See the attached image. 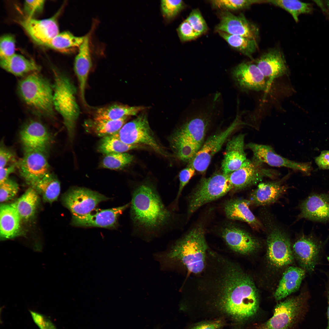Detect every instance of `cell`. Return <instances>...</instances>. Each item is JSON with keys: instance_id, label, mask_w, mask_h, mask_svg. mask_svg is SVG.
<instances>
[{"instance_id": "43", "label": "cell", "mask_w": 329, "mask_h": 329, "mask_svg": "<svg viewBox=\"0 0 329 329\" xmlns=\"http://www.w3.org/2000/svg\"><path fill=\"white\" fill-rule=\"evenodd\" d=\"M195 172V169L189 165L180 172L179 174V184L178 191L175 200L171 205L173 210H176L177 208L179 200L182 192L185 186L194 175Z\"/></svg>"}, {"instance_id": "10", "label": "cell", "mask_w": 329, "mask_h": 329, "mask_svg": "<svg viewBox=\"0 0 329 329\" xmlns=\"http://www.w3.org/2000/svg\"><path fill=\"white\" fill-rule=\"evenodd\" d=\"M237 114L231 124L224 130L209 137L204 143L189 165L200 173H204L207 168L212 157L221 149L232 133L241 125L246 124Z\"/></svg>"}, {"instance_id": "22", "label": "cell", "mask_w": 329, "mask_h": 329, "mask_svg": "<svg viewBox=\"0 0 329 329\" xmlns=\"http://www.w3.org/2000/svg\"><path fill=\"white\" fill-rule=\"evenodd\" d=\"M221 236L230 249L243 255L253 252L259 246L258 241L254 237L243 229L234 226L224 228L221 232Z\"/></svg>"}, {"instance_id": "36", "label": "cell", "mask_w": 329, "mask_h": 329, "mask_svg": "<svg viewBox=\"0 0 329 329\" xmlns=\"http://www.w3.org/2000/svg\"><path fill=\"white\" fill-rule=\"evenodd\" d=\"M84 38V37L76 36L68 31H64L59 33L46 46L61 52H71L79 49Z\"/></svg>"}, {"instance_id": "47", "label": "cell", "mask_w": 329, "mask_h": 329, "mask_svg": "<svg viewBox=\"0 0 329 329\" xmlns=\"http://www.w3.org/2000/svg\"><path fill=\"white\" fill-rule=\"evenodd\" d=\"M177 30L180 40L183 41L195 39L200 35L193 29L186 20L181 23Z\"/></svg>"}, {"instance_id": "26", "label": "cell", "mask_w": 329, "mask_h": 329, "mask_svg": "<svg viewBox=\"0 0 329 329\" xmlns=\"http://www.w3.org/2000/svg\"><path fill=\"white\" fill-rule=\"evenodd\" d=\"M245 135L240 134L227 142L221 163L222 172L229 174L238 169L247 159L244 150Z\"/></svg>"}, {"instance_id": "53", "label": "cell", "mask_w": 329, "mask_h": 329, "mask_svg": "<svg viewBox=\"0 0 329 329\" xmlns=\"http://www.w3.org/2000/svg\"><path fill=\"white\" fill-rule=\"evenodd\" d=\"M17 165V162H15L9 166L0 168V184L9 178V175L15 171Z\"/></svg>"}, {"instance_id": "13", "label": "cell", "mask_w": 329, "mask_h": 329, "mask_svg": "<svg viewBox=\"0 0 329 329\" xmlns=\"http://www.w3.org/2000/svg\"><path fill=\"white\" fill-rule=\"evenodd\" d=\"M252 152L253 156L264 164L274 167H283L309 175L312 168L310 162H298L284 157L277 153L271 146L251 142L246 145Z\"/></svg>"}, {"instance_id": "18", "label": "cell", "mask_w": 329, "mask_h": 329, "mask_svg": "<svg viewBox=\"0 0 329 329\" xmlns=\"http://www.w3.org/2000/svg\"><path fill=\"white\" fill-rule=\"evenodd\" d=\"M59 12L47 19L37 20L25 17L19 22L34 41L46 46L59 34L57 18Z\"/></svg>"}, {"instance_id": "42", "label": "cell", "mask_w": 329, "mask_h": 329, "mask_svg": "<svg viewBox=\"0 0 329 329\" xmlns=\"http://www.w3.org/2000/svg\"><path fill=\"white\" fill-rule=\"evenodd\" d=\"M182 0H162L161 1V11L166 19H170L175 17L182 9Z\"/></svg>"}, {"instance_id": "35", "label": "cell", "mask_w": 329, "mask_h": 329, "mask_svg": "<svg viewBox=\"0 0 329 329\" xmlns=\"http://www.w3.org/2000/svg\"><path fill=\"white\" fill-rule=\"evenodd\" d=\"M170 141L175 154L182 161L190 162L198 151L189 140L177 131L172 136Z\"/></svg>"}, {"instance_id": "19", "label": "cell", "mask_w": 329, "mask_h": 329, "mask_svg": "<svg viewBox=\"0 0 329 329\" xmlns=\"http://www.w3.org/2000/svg\"><path fill=\"white\" fill-rule=\"evenodd\" d=\"M19 134L25 151L36 150L45 153L52 142V136L46 126L35 120L25 124Z\"/></svg>"}, {"instance_id": "56", "label": "cell", "mask_w": 329, "mask_h": 329, "mask_svg": "<svg viewBox=\"0 0 329 329\" xmlns=\"http://www.w3.org/2000/svg\"><path fill=\"white\" fill-rule=\"evenodd\" d=\"M327 260H328V262H329V256L327 257Z\"/></svg>"}, {"instance_id": "14", "label": "cell", "mask_w": 329, "mask_h": 329, "mask_svg": "<svg viewBox=\"0 0 329 329\" xmlns=\"http://www.w3.org/2000/svg\"><path fill=\"white\" fill-rule=\"evenodd\" d=\"M321 242L312 234H302L294 243L293 253L300 267L311 273L319 261Z\"/></svg>"}, {"instance_id": "40", "label": "cell", "mask_w": 329, "mask_h": 329, "mask_svg": "<svg viewBox=\"0 0 329 329\" xmlns=\"http://www.w3.org/2000/svg\"><path fill=\"white\" fill-rule=\"evenodd\" d=\"M133 159L132 155L126 152L109 154H106L103 158L101 166L104 168L119 169L131 163Z\"/></svg>"}, {"instance_id": "5", "label": "cell", "mask_w": 329, "mask_h": 329, "mask_svg": "<svg viewBox=\"0 0 329 329\" xmlns=\"http://www.w3.org/2000/svg\"><path fill=\"white\" fill-rule=\"evenodd\" d=\"M53 104L62 116L70 139L74 137L76 125L80 114L77 103L76 88L68 77L54 71Z\"/></svg>"}, {"instance_id": "3", "label": "cell", "mask_w": 329, "mask_h": 329, "mask_svg": "<svg viewBox=\"0 0 329 329\" xmlns=\"http://www.w3.org/2000/svg\"><path fill=\"white\" fill-rule=\"evenodd\" d=\"M208 246L202 225L193 228L166 252L156 256L163 267L182 266L190 273L199 274L206 265Z\"/></svg>"}, {"instance_id": "24", "label": "cell", "mask_w": 329, "mask_h": 329, "mask_svg": "<svg viewBox=\"0 0 329 329\" xmlns=\"http://www.w3.org/2000/svg\"><path fill=\"white\" fill-rule=\"evenodd\" d=\"M284 180L259 183L250 195L248 200L250 205L265 206L275 202L289 188Z\"/></svg>"}, {"instance_id": "7", "label": "cell", "mask_w": 329, "mask_h": 329, "mask_svg": "<svg viewBox=\"0 0 329 329\" xmlns=\"http://www.w3.org/2000/svg\"><path fill=\"white\" fill-rule=\"evenodd\" d=\"M113 135L126 144L146 145L161 155H167L156 140L145 113L126 123Z\"/></svg>"}, {"instance_id": "25", "label": "cell", "mask_w": 329, "mask_h": 329, "mask_svg": "<svg viewBox=\"0 0 329 329\" xmlns=\"http://www.w3.org/2000/svg\"><path fill=\"white\" fill-rule=\"evenodd\" d=\"M92 63L90 47V36H84L83 42L78 49L74 63V70L78 81L80 98L83 104L87 106L85 91L88 75Z\"/></svg>"}, {"instance_id": "49", "label": "cell", "mask_w": 329, "mask_h": 329, "mask_svg": "<svg viewBox=\"0 0 329 329\" xmlns=\"http://www.w3.org/2000/svg\"><path fill=\"white\" fill-rule=\"evenodd\" d=\"M30 312L33 321L40 329H57L48 317L32 310H30Z\"/></svg>"}, {"instance_id": "34", "label": "cell", "mask_w": 329, "mask_h": 329, "mask_svg": "<svg viewBox=\"0 0 329 329\" xmlns=\"http://www.w3.org/2000/svg\"><path fill=\"white\" fill-rule=\"evenodd\" d=\"M38 201L37 192L31 187L11 204L17 211L21 219L27 220L34 215Z\"/></svg>"}, {"instance_id": "6", "label": "cell", "mask_w": 329, "mask_h": 329, "mask_svg": "<svg viewBox=\"0 0 329 329\" xmlns=\"http://www.w3.org/2000/svg\"><path fill=\"white\" fill-rule=\"evenodd\" d=\"M232 188L228 174L216 173L200 181L188 198V214L191 215L203 205L224 196Z\"/></svg>"}, {"instance_id": "33", "label": "cell", "mask_w": 329, "mask_h": 329, "mask_svg": "<svg viewBox=\"0 0 329 329\" xmlns=\"http://www.w3.org/2000/svg\"><path fill=\"white\" fill-rule=\"evenodd\" d=\"M128 117L116 120L93 119L86 122V127L96 135L102 138L117 133L126 123Z\"/></svg>"}, {"instance_id": "23", "label": "cell", "mask_w": 329, "mask_h": 329, "mask_svg": "<svg viewBox=\"0 0 329 329\" xmlns=\"http://www.w3.org/2000/svg\"><path fill=\"white\" fill-rule=\"evenodd\" d=\"M254 62L270 87L274 79L287 74L289 72L284 56L277 49L266 52Z\"/></svg>"}, {"instance_id": "17", "label": "cell", "mask_w": 329, "mask_h": 329, "mask_svg": "<svg viewBox=\"0 0 329 329\" xmlns=\"http://www.w3.org/2000/svg\"><path fill=\"white\" fill-rule=\"evenodd\" d=\"M44 152L25 150L23 157L17 162L20 175L28 184L43 177L49 172V166Z\"/></svg>"}, {"instance_id": "39", "label": "cell", "mask_w": 329, "mask_h": 329, "mask_svg": "<svg viewBox=\"0 0 329 329\" xmlns=\"http://www.w3.org/2000/svg\"><path fill=\"white\" fill-rule=\"evenodd\" d=\"M144 147L142 145L126 144L112 135L102 138L99 143L98 149L100 152L106 155L114 153H125L131 150Z\"/></svg>"}, {"instance_id": "50", "label": "cell", "mask_w": 329, "mask_h": 329, "mask_svg": "<svg viewBox=\"0 0 329 329\" xmlns=\"http://www.w3.org/2000/svg\"><path fill=\"white\" fill-rule=\"evenodd\" d=\"M15 153L10 149L1 143L0 147V168L7 166L11 162L15 161Z\"/></svg>"}, {"instance_id": "41", "label": "cell", "mask_w": 329, "mask_h": 329, "mask_svg": "<svg viewBox=\"0 0 329 329\" xmlns=\"http://www.w3.org/2000/svg\"><path fill=\"white\" fill-rule=\"evenodd\" d=\"M264 2V1L255 0H214L211 1L213 6L216 8L237 10L248 7L253 4Z\"/></svg>"}, {"instance_id": "2", "label": "cell", "mask_w": 329, "mask_h": 329, "mask_svg": "<svg viewBox=\"0 0 329 329\" xmlns=\"http://www.w3.org/2000/svg\"><path fill=\"white\" fill-rule=\"evenodd\" d=\"M130 216L136 231L149 238L154 237L173 223L175 215L165 207L156 188L144 182L132 193Z\"/></svg>"}, {"instance_id": "9", "label": "cell", "mask_w": 329, "mask_h": 329, "mask_svg": "<svg viewBox=\"0 0 329 329\" xmlns=\"http://www.w3.org/2000/svg\"><path fill=\"white\" fill-rule=\"evenodd\" d=\"M275 170L266 167L264 164L253 156L247 159L236 170L228 174L232 190L239 191L259 184L265 178L278 176Z\"/></svg>"}, {"instance_id": "12", "label": "cell", "mask_w": 329, "mask_h": 329, "mask_svg": "<svg viewBox=\"0 0 329 329\" xmlns=\"http://www.w3.org/2000/svg\"><path fill=\"white\" fill-rule=\"evenodd\" d=\"M267 257L273 266L278 267L292 264L294 256L290 239L283 230L277 227L272 228L267 236Z\"/></svg>"}, {"instance_id": "4", "label": "cell", "mask_w": 329, "mask_h": 329, "mask_svg": "<svg viewBox=\"0 0 329 329\" xmlns=\"http://www.w3.org/2000/svg\"><path fill=\"white\" fill-rule=\"evenodd\" d=\"M17 88L22 100L33 111L44 117H54L53 86L39 72L24 76Z\"/></svg>"}, {"instance_id": "52", "label": "cell", "mask_w": 329, "mask_h": 329, "mask_svg": "<svg viewBox=\"0 0 329 329\" xmlns=\"http://www.w3.org/2000/svg\"><path fill=\"white\" fill-rule=\"evenodd\" d=\"M224 324L221 320H217L202 323L192 327L190 329H220Z\"/></svg>"}, {"instance_id": "44", "label": "cell", "mask_w": 329, "mask_h": 329, "mask_svg": "<svg viewBox=\"0 0 329 329\" xmlns=\"http://www.w3.org/2000/svg\"><path fill=\"white\" fill-rule=\"evenodd\" d=\"M0 201L1 202L8 201L13 198L17 193L18 185L16 182L8 178L0 184Z\"/></svg>"}, {"instance_id": "32", "label": "cell", "mask_w": 329, "mask_h": 329, "mask_svg": "<svg viewBox=\"0 0 329 329\" xmlns=\"http://www.w3.org/2000/svg\"><path fill=\"white\" fill-rule=\"evenodd\" d=\"M146 108L143 106H130L114 104L98 108L94 119H96L116 120L125 116H134Z\"/></svg>"}, {"instance_id": "48", "label": "cell", "mask_w": 329, "mask_h": 329, "mask_svg": "<svg viewBox=\"0 0 329 329\" xmlns=\"http://www.w3.org/2000/svg\"><path fill=\"white\" fill-rule=\"evenodd\" d=\"M44 0H26L24 3V11L26 17H33L41 13L43 9Z\"/></svg>"}, {"instance_id": "28", "label": "cell", "mask_w": 329, "mask_h": 329, "mask_svg": "<svg viewBox=\"0 0 329 329\" xmlns=\"http://www.w3.org/2000/svg\"><path fill=\"white\" fill-rule=\"evenodd\" d=\"M306 273L301 267H288L284 272L275 291L274 295L275 299L281 300L298 290Z\"/></svg>"}, {"instance_id": "29", "label": "cell", "mask_w": 329, "mask_h": 329, "mask_svg": "<svg viewBox=\"0 0 329 329\" xmlns=\"http://www.w3.org/2000/svg\"><path fill=\"white\" fill-rule=\"evenodd\" d=\"M21 218L15 207L10 204H2L0 207V236L2 240L18 236L20 231Z\"/></svg>"}, {"instance_id": "27", "label": "cell", "mask_w": 329, "mask_h": 329, "mask_svg": "<svg viewBox=\"0 0 329 329\" xmlns=\"http://www.w3.org/2000/svg\"><path fill=\"white\" fill-rule=\"evenodd\" d=\"M250 205L248 200L233 199L225 203L224 211L228 219L246 222L256 230L263 229L262 224L250 210Z\"/></svg>"}, {"instance_id": "8", "label": "cell", "mask_w": 329, "mask_h": 329, "mask_svg": "<svg viewBox=\"0 0 329 329\" xmlns=\"http://www.w3.org/2000/svg\"><path fill=\"white\" fill-rule=\"evenodd\" d=\"M307 292L288 297L278 303L273 316L256 329H289L296 322L308 298Z\"/></svg>"}, {"instance_id": "16", "label": "cell", "mask_w": 329, "mask_h": 329, "mask_svg": "<svg viewBox=\"0 0 329 329\" xmlns=\"http://www.w3.org/2000/svg\"><path fill=\"white\" fill-rule=\"evenodd\" d=\"M130 203L112 208L94 209L86 215L72 216V224L81 227H97L114 228L118 225V219Z\"/></svg>"}, {"instance_id": "45", "label": "cell", "mask_w": 329, "mask_h": 329, "mask_svg": "<svg viewBox=\"0 0 329 329\" xmlns=\"http://www.w3.org/2000/svg\"><path fill=\"white\" fill-rule=\"evenodd\" d=\"M15 39L12 34L2 36L0 39V59L5 58L15 54Z\"/></svg>"}, {"instance_id": "51", "label": "cell", "mask_w": 329, "mask_h": 329, "mask_svg": "<svg viewBox=\"0 0 329 329\" xmlns=\"http://www.w3.org/2000/svg\"><path fill=\"white\" fill-rule=\"evenodd\" d=\"M315 161L320 169H329V150L322 151L319 156L315 158Z\"/></svg>"}, {"instance_id": "1", "label": "cell", "mask_w": 329, "mask_h": 329, "mask_svg": "<svg viewBox=\"0 0 329 329\" xmlns=\"http://www.w3.org/2000/svg\"><path fill=\"white\" fill-rule=\"evenodd\" d=\"M200 288L204 299L238 322L251 318L258 310L259 294L252 279L227 257L209 269L202 278Z\"/></svg>"}, {"instance_id": "37", "label": "cell", "mask_w": 329, "mask_h": 329, "mask_svg": "<svg viewBox=\"0 0 329 329\" xmlns=\"http://www.w3.org/2000/svg\"><path fill=\"white\" fill-rule=\"evenodd\" d=\"M285 10L292 16L296 22L299 21V16L302 14H312L314 8L313 4L298 0H272L265 1Z\"/></svg>"}, {"instance_id": "30", "label": "cell", "mask_w": 329, "mask_h": 329, "mask_svg": "<svg viewBox=\"0 0 329 329\" xmlns=\"http://www.w3.org/2000/svg\"><path fill=\"white\" fill-rule=\"evenodd\" d=\"M1 67L4 70L18 76H25L38 72L41 67L34 61L15 54L9 57L0 59Z\"/></svg>"}, {"instance_id": "54", "label": "cell", "mask_w": 329, "mask_h": 329, "mask_svg": "<svg viewBox=\"0 0 329 329\" xmlns=\"http://www.w3.org/2000/svg\"><path fill=\"white\" fill-rule=\"evenodd\" d=\"M313 1L320 8L325 16L329 20V1L313 0Z\"/></svg>"}, {"instance_id": "11", "label": "cell", "mask_w": 329, "mask_h": 329, "mask_svg": "<svg viewBox=\"0 0 329 329\" xmlns=\"http://www.w3.org/2000/svg\"><path fill=\"white\" fill-rule=\"evenodd\" d=\"M109 199L97 192L79 187L70 188L62 197L64 205L69 210L72 216L88 214L99 203Z\"/></svg>"}, {"instance_id": "38", "label": "cell", "mask_w": 329, "mask_h": 329, "mask_svg": "<svg viewBox=\"0 0 329 329\" xmlns=\"http://www.w3.org/2000/svg\"><path fill=\"white\" fill-rule=\"evenodd\" d=\"M219 34L232 47L252 59V55L257 48L256 40L218 32Z\"/></svg>"}, {"instance_id": "15", "label": "cell", "mask_w": 329, "mask_h": 329, "mask_svg": "<svg viewBox=\"0 0 329 329\" xmlns=\"http://www.w3.org/2000/svg\"><path fill=\"white\" fill-rule=\"evenodd\" d=\"M232 77L241 89L259 91H267L269 88L266 78L255 63H241L232 70Z\"/></svg>"}, {"instance_id": "20", "label": "cell", "mask_w": 329, "mask_h": 329, "mask_svg": "<svg viewBox=\"0 0 329 329\" xmlns=\"http://www.w3.org/2000/svg\"><path fill=\"white\" fill-rule=\"evenodd\" d=\"M216 29L218 32L255 40L258 34L256 27L249 22L243 14L235 16L228 11L222 12L220 22Z\"/></svg>"}, {"instance_id": "21", "label": "cell", "mask_w": 329, "mask_h": 329, "mask_svg": "<svg viewBox=\"0 0 329 329\" xmlns=\"http://www.w3.org/2000/svg\"><path fill=\"white\" fill-rule=\"evenodd\" d=\"M298 219L319 222L329 221V194L312 193L300 203Z\"/></svg>"}, {"instance_id": "31", "label": "cell", "mask_w": 329, "mask_h": 329, "mask_svg": "<svg viewBox=\"0 0 329 329\" xmlns=\"http://www.w3.org/2000/svg\"><path fill=\"white\" fill-rule=\"evenodd\" d=\"M28 184L40 194L44 200L49 203L56 200L60 191L59 181L50 172L41 179Z\"/></svg>"}, {"instance_id": "55", "label": "cell", "mask_w": 329, "mask_h": 329, "mask_svg": "<svg viewBox=\"0 0 329 329\" xmlns=\"http://www.w3.org/2000/svg\"><path fill=\"white\" fill-rule=\"evenodd\" d=\"M327 295L328 301V306L327 310V317L328 325L326 329H329V278L328 281L326 288Z\"/></svg>"}, {"instance_id": "46", "label": "cell", "mask_w": 329, "mask_h": 329, "mask_svg": "<svg viewBox=\"0 0 329 329\" xmlns=\"http://www.w3.org/2000/svg\"><path fill=\"white\" fill-rule=\"evenodd\" d=\"M186 20L193 29L200 35L205 33L207 30L206 23L199 10L197 9L193 10Z\"/></svg>"}]
</instances>
